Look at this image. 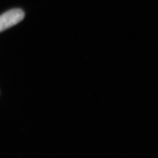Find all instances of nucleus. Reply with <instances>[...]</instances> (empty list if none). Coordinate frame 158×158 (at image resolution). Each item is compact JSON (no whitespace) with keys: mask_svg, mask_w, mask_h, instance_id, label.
Instances as JSON below:
<instances>
[{"mask_svg":"<svg viewBox=\"0 0 158 158\" xmlns=\"http://www.w3.org/2000/svg\"><path fill=\"white\" fill-rule=\"evenodd\" d=\"M24 13L21 9H13L0 15V32L22 21Z\"/></svg>","mask_w":158,"mask_h":158,"instance_id":"obj_1","label":"nucleus"}]
</instances>
